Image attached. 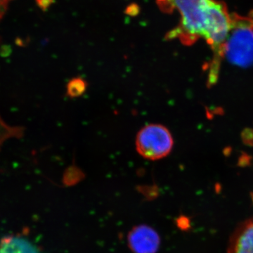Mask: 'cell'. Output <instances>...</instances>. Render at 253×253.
<instances>
[{
  "instance_id": "5",
  "label": "cell",
  "mask_w": 253,
  "mask_h": 253,
  "mask_svg": "<svg viewBox=\"0 0 253 253\" xmlns=\"http://www.w3.org/2000/svg\"><path fill=\"white\" fill-rule=\"evenodd\" d=\"M129 248L134 253H156L161 240L156 231L146 225L136 226L128 236Z\"/></svg>"
},
{
  "instance_id": "10",
  "label": "cell",
  "mask_w": 253,
  "mask_h": 253,
  "mask_svg": "<svg viewBox=\"0 0 253 253\" xmlns=\"http://www.w3.org/2000/svg\"><path fill=\"white\" fill-rule=\"evenodd\" d=\"M12 0H0V20L6 14V10L9 7L10 3Z\"/></svg>"
},
{
  "instance_id": "8",
  "label": "cell",
  "mask_w": 253,
  "mask_h": 253,
  "mask_svg": "<svg viewBox=\"0 0 253 253\" xmlns=\"http://www.w3.org/2000/svg\"><path fill=\"white\" fill-rule=\"evenodd\" d=\"M86 83L81 78H74L68 83V95L71 97H77L84 94L86 90Z\"/></svg>"
},
{
  "instance_id": "2",
  "label": "cell",
  "mask_w": 253,
  "mask_h": 253,
  "mask_svg": "<svg viewBox=\"0 0 253 253\" xmlns=\"http://www.w3.org/2000/svg\"><path fill=\"white\" fill-rule=\"evenodd\" d=\"M231 23L232 19L225 4L216 0H209L204 38L214 53L208 76L209 84H214L217 81L219 66L224 56V46L230 33Z\"/></svg>"
},
{
  "instance_id": "9",
  "label": "cell",
  "mask_w": 253,
  "mask_h": 253,
  "mask_svg": "<svg viewBox=\"0 0 253 253\" xmlns=\"http://www.w3.org/2000/svg\"><path fill=\"white\" fill-rule=\"evenodd\" d=\"M139 12H140V6L135 3L129 4L126 9V14L131 17H135Z\"/></svg>"
},
{
  "instance_id": "11",
  "label": "cell",
  "mask_w": 253,
  "mask_h": 253,
  "mask_svg": "<svg viewBox=\"0 0 253 253\" xmlns=\"http://www.w3.org/2000/svg\"><path fill=\"white\" fill-rule=\"evenodd\" d=\"M38 4L42 9H46L54 2V0H38Z\"/></svg>"
},
{
  "instance_id": "7",
  "label": "cell",
  "mask_w": 253,
  "mask_h": 253,
  "mask_svg": "<svg viewBox=\"0 0 253 253\" xmlns=\"http://www.w3.org/2000/svg\"><path fill=\"white\" fill-rule=\"evenodd\" d=\"M0 253H38L26 240L18 237L5 238L0 244Z\"/></svg>"
},
{
  "instance_id": "1",
  "label": "cell",
  "mask_w": 253,
  "mask_h": 253,
  "mask_svg": "<svg viewBox=\"0 0 253 253\" xmlns=\"http://www.w3.org/2000/svg\"><path fill=\"white\" fill-rule=\"evenodd\" d=\"M157 2L163 12L176 9L180 14L179 26L168 33V39L178 38L183 44L191 45L205 38L209 0H158Z\"/></svg>"
},
{
  "instance_id": "6",
  "label": "cell",
  "mask_w": 253,
  "mask_h": 253,
  "mask_svg": "<svg viewBox=\"0 0 253 253\" xmlns=\"http://www.w3.org/2000/svg\"><path fill=\"white\" fill-rule=\"evenodd\" d=\"M227 253H253V217L236 227L231 236Z\"/></svg>"
},
{
  "instance_id": "3",
  "label": "cell",
  "mask_w": 253,
  "mask_h": 253,
  "mask_svg": "<svg viewBox=\"0 0 253 253\" xmlns=\"http://www.w3.org/2000/svg\"><path fill=\"white\" fill-rule=\"evenodd\" d=\"M231 29L224 46V56L232 64L247 68L253 64V22L232 16Z\"/></svg>"
},
{
  "instance_id": "4",
  "label": "cell",
  "mask_w": 253,
  "mask_h": 253,
  "mask_svg": "<svg viewBox=\"0 0 253 253\" xmlns=\"http://www.w3.org/2000/svg\"><path fill=\"white\" fill-rule=\"evenodd\" d=\"M136 150L146 159H161L172 151L173 139L170 132L161 125H149L144 126L137 134Z\"/></svg>"
}]
</instances>
